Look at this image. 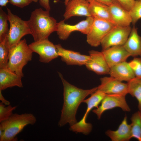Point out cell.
Wrapping results in <instances>:
<instances>
[{
	"label": "cell",
	"mask_w": 141,
	"mask_h": 141,
	"mask_svg": "<svg viewBox=\"0 0 141 141\" xmlns=\"http://www.w3.org/2000/svg\"><path fill=\"white\" fill-rule=\"evenodd\" d=\"M2 90H0V100L1 102L4 104L5 105H10V102L8 101L3 96L2 93Z\"/></svg>",
	"instance_id": "836d02e7"
},
{
	"label": "cell",
	"mask_w": 141,
	"mask_h": 141,
	"mask_svg": "<svg viewBox=\"0 0 141 141\" xmlns=\"http://www.w3.org/2000/svg\"><path fill=\"white\" fill-rule=\"evenodd\" d=\"M9 52L4 40L0 42V68L7 67Z\"/></svg>",
	"instance_id": "484cf974"
},
{
	"label": "cell",
	"mask_w": 141,
	"mask_h": 141,
	"mask_svg": "<svg viewBox=\"0 0 141 141\" xmlns=\"http://www.w3.org/2000/svg\"><path fill=\"white\" fill-rule=\"evenodd\" d=\"M129 12L132 19V23L134 25L141 19V0H135L133 7Z\"/></svg>",
	"instance_id": "4316f807"
},
{
	"label": "cell",
	"mask_w": 141,
	"mask_h": 141,
	"mask_svg": "<svg viewBox=\"0 0 141 141\" xmlns=\"http://www.w3.org/2000/svg\"><path fill=\"white\" fill-rule=\"evenodd\" d=\"M9 0H0V6L1 7L6 6Z\"/></svg>",
	"instance_id": "e575fe53"
},
{
	"label": "cell",
	"mask_w": 141,
	"mask_h": 141,
	"mask_svg": "<svg viewBox=\"0 0 141 141\" xmlns=\"http://www.w3.org/2000/svg\"><path fill=\"white\" fill-rule=\"evenodd\" d=\"M33 51L25 39L9 50L7 67L22 77L23 67L32 59Z\"/></svg>",
	"instance_id": "277c9868"
},
{
	"label": "cell",
	"mask_w": 141,
	"mask_h": 141,
	"mask_svg": "<svg viewBox=\"0 0 141 141\" xmlns=\"http://www.w3.org/2000/svg\"><path fill=\"white\" fill-rule=\"evenodd\" d=\"M89 3L87 0H71L66 5L63 15L64 20L75 16H91L89 10Z\"/></svg>",
	"instance_id": "9a60e30c"
},
{
	"label": "cell",
	"mask_w": 141,
	"mask_h": 141,
	"mask_svg": "<svg viewBox=\"0 0 141 141\" xmlns=\"http://www.w3.org/2000/svg\"><path fill=\"white\" fill-rule=\"evenodd\" d=\"M110 68L121 62L126 61L131 56L123 45L111 46L102 51Z\"/></svg>",
	"instance_id": "2e32d148"
},
{
	"label": "cell",
	"mask_w": 141,
	"mask_h": 141,
	"mask_svg": "<svg viewBox=\"0 0 141 141\" xmlns=\"http://www.w3.org/2000/svg\"><path fill=\"white\" fill-rule=\"evenodd\" d=\"M113 22L117 26L126 27L130 26L132 19L129 12L119 3L109 5Z\"/></svg>",
	"instance_id": "e0dca14e"
},
{
	"label": "cell",
	"mask_w": 141,
	"mask_h": 141,
	"mask_svg": "<svg viewBox=\"0 0 141 141\" xmlns=\"http://www.w3.org/2000/svg\"><path fill=\"white\" fill-rule=\"evenodd\" d=\"M40 5L46 10L50 11L51 10L49 0H38ZM55 2H57L60 0H54Z\"/></svg>",
	"instance_id": "1f68e13d"
},
{
	"label": "cell",
	"mask_w": 141,
	"mask_h": 141,
	"mask_svg": "<svg viewBox=\"0 0 141 141\" xmlns=\"http://www.w3.org/2000/svg\"><path fill=\"white\" fill-rule=\"evenodd\" d=\"M49 12L41 8L32 12L27 21L34 41L48 38L52 33L56 31L58 23L50 16Z\"/></svg>",
	"instance_id": "7a4b0ae2"
},
{
	"label": "cell",
	"mask_w": 141,
	"mask_h": 141,
	"mask_svg": "<svg viewBox=\"0 0 141 141\" xmlns=\"http://www.w3.org/2000/svg\"><path fill=\"white\" fill-rule=\"evenodd\" d=\"M9 2L13 5L23 8L29 5L32 0H9Z\"/></svg>",
	"instance_id": "f546056e"
},
{
	"label": "cell",
	"mask_w": 141,
	"mask_h": 141,
	"mask_svg": "<svg viewBox=\"0 0 141 141\" xmlns=\"http://www.w3.org/2000/svg\"><path fill=\"white\" fill-rule=\"evenodd\" d=\"M58 53L62 61L68 65L82 66L86 64L90 58L89 55L67 49L60 44L56 45Z\"/></svg>",
	"instance_id": "5bb4252c"
},
{
	"label": "cell",
	"mask_w": 141,
	"mask_h": 141,
	"mask_svg": "<svg viewBox=\"0 0 141 141\" xmlns=\"http://www.w3.org/2000/svg\"><path fill=\"white\" fill-rule=\"evenodd\" d=\"M127 118L125 117L116 130H109L105 132L112 141H128L132 138L131 125L128 124Z\"/></svg>",
	"instance_id": "ffe728a7"
},
{
	"label": "cell",
	"mask_w": 141,
	"mask_h": 141,
	"mask_svg": "<svg viewBox=\"0 0 141 141\" xmlns=\"http://www.w3.org/2000/svg\"><path fill=\"white\" fill-rule=\"evenodd\" d=\"M101 105L93 110V112L97 116L98 119L105 111L116 107L121 108L124 111L129 112L131 109L127 104L125 96L118 94H107L101 102Z\"/></svg>",
	"instance_id": "8fae6325"
},
{
	"label": "cell",
	"mask_w": 141,
	"mask_h": 141,
	"mask_svg": "<svg viewBox=\"0 0 141 141\" xmlns=\"http://www.w3.org/2000/svg\"><path fill=\"white\" fill-rule=\"evenodd\" d=\"M89 2L92 1H96L108 5L111 4L119 3L117 0H87Z\"/></svg>",
	"instance_id": "d6a6232c"
},
{
	"label": "cell",
	"mask_w": 141,
	"mask_h": 141,
	"mask_svg": "<svg viewBox=\"0 0 141 141\" xmlns=\"http://www.w3.org/2000/svg\"><path fill=\"white\" fill-rule=\"evenodd\" d=\"M105 95L102 92L97 90L91 94L90 97L83 101V102L87 105L85 113L80 121L70 126V130L71 131L76 133H81L85 135H87L90 132L92 125L91 124L86 122L87 117L92 109L98 107Z\"/></svg>",
	"instance_id": "8992f818"
},
{
	"label": "cell",
	"mask_w": 141,
	"mask_h": 141,
	"mask_svg": "<svg viewBox=\"0 0 141 141\" xmlns=\"http://www.w3.org/2000/svg\"><path fill=\"white\" fill-rule=\"evenodd\" d=\"M128 63L135 77L141 78V57H134Z\"/></svg>",
	"instance_id": "f1b7e54d"
},
{
	"label": "cell",
	"mask_w": 141,
	"mask_h": 141,
	"mask_svg": "<svg viewBox=\"0 0 141 141\" xmlns=\"http://www.w3.org/2000/svg\"><path fill=\"white\" fill-rule=\"evenodd\" d=\"M89 3V10L91 16L94 18L113 22L109 5L96 1H92Z\"/></svg>",
	"instance_id": "7402d4cb"
},
{
	"label": "cell",
	"mask_w": 141,
	"mask_h": 141,
	"mask_svg": "<svg viewBox=\"0 0 141 141\" xmlns=\"http://www.w3.org/2000/svg\"><path fill=\"white\" fill-rule=\"evenodd\" d=\"M58 74L63 84L64 99L58 125L61 127L69 123L71 126L77 122L75 115L80 104L86 97L96 91L97 87L88 90L78 88L67 81L60 72Z\"/></svg>",
	"instance_id": "6da1fadb"
},
{
	"label": "cell",
	"mask_w": 141,
	"mask_h": 141,
	"mask_svg": "<svg viewBox=\"0 0 141 141\" xmlns=\"http://www.w3.org/2000/svg\"><path fill=\"white\" fill-rule=\"evenodd\" d=\"M17 107L9 105L7 106L1 102L0 103V122L7 119L12 114L13 111Z\"/></svg>",
	"instance_id": "83f0119b"
},
{
	"label": "cell",
	"mask_w": 141,
	"mask_h": 141,
	"mask_svg": "<svg viewBox=\"0 0 141 141\" xmlns=\"http://www.w3.org/2000/svg\"><path fill=\"white\" fill-rule=\"evenodd\" d=\"M28 45L33 52L39 55L41 62L48 63L59 56L56 45L48 38L34 41Z\"/></svg>",
	"instance_id": "30bf717a"
},
{
	"label": "cell",
	"mask_w": 141,
	"mask_h": 141,
	"mask_svg": "<svg viewBox=\"0 0 141 141\" xmlns=\"http://www.w3.org/2000/svg\"><path fill=\"white\" fill-rule=\"evenodd\" d=\"M22 78L8 67L0 68V90L15 86L22 87Z\"/></svg>",
	"instance_id": "ac0fdd59"
},
{
	"label": "cell",
	"mask_w": 141,
	"mask_h": 141,
	"mask_svg": "<svg viewBox=\"0 0 141 141\" xmlns=\"http://www.w3.org/2000/svg\"><path fill=\"white\" fill-rule=\"evenodd\" d=\"M127 84L128 93L136 98L139 111L141 112V78L135 77L128 82Z\"/></svg>",
	"instance_id": "603a6c76"
},
{
	"label": "cell",
	"mask_w": 141,
	"mask_h": 141,
	"mask_svg": "<svg viewBox=\"0 0 141 141\" xmlns=\"http://www.w3.org/2000/svg\"><path fill=\"white\" fill-rule=\"evenodd\" d=\"M131 56L141 57V37L138 34L137 29L133 26L126 42L123 45Z\"/></svg>",
	"instance_id": "44dd1931"
},
{
	"label": "cell",
	"mask_w": 141,
	"mask_h": 141,
	"mask_svg": "<svg viewBox=\"0 0 141 141\" xmlns=\"http://www.w3.org/2000/svg\"><path fill=\"white\" fill-rule=\"evenodd\" d=\"M34 2H37L38 1V0H32Z\"/></svg>",
	"instance_id": "8d00e7d4"
},
{
	"label": "cell",
	"mask_w": 141,
	"mask_h": 141,
	"mask_svg": "<svg viewBox=\"0 0 141 141\" xmlns=\"http://www.w3.org/2000/svg\"><path fill=\"white\" fill-rule=\"evenodd\" d=\"M7 10L10 28L4 41L9 50L17 44L23 36L31 34V32L27 21L22 20L8 8Z\"/></svg>",
	"instance_id": "5b68a950"
},
{
	"label": "cell",
	"mask_w": 141,
	"mask_h": 141,
	"mask_svg": "<svg viewBox=\"0 0 141 141\" xmlns=\"http://www.w3.org/2000/svg\"><path fill=\"white\" fill-rule=\"evenodd\" d=\"M131 29L130 26L126 27L115 26L102 40L101 45L102 50L113 46L123 45L127 40Z\"/></svg>",
	"instance_id": "9c48e42d"
},
{
	"label": "cell",
	"mask_w": 141,
	"mask_h": 141,
	"mask_svg": "<svg viewBox=\"0 0 141 141\" xmlns=\"http://www.w3.org/2000/svg\"><path fill=\"white\" fill-rule=\"evenodd\" d=\"M110 76L121 81L127 82L135 77L128 63L126 61L118 64L110 68Z\"/></svg>",
	"instance_id": "d6986e66"
},
{
	"label": "cell",
	"mask_w": 141,
	"mask_h": 141,
	"mask_svg": "<svg viewBox=\"0 0 141 141\" xmlns=\"http://www.w3.org/2000/svg\"><path fill=\"white\" fill-rule=\"evenodd\" d=\"M35 116L30 113L13 114L7 119L0 122V141L17 140L16 135L26 126L36 122Z\"/></svg>",
	"instance_id": "3957f363"
},
{
	"label": "cell",
	"mask_w": 141,
	"mask_h": 141,
	"mask_svg": "<svg viewBox=\"0 0 141 141\" xmlns=\"http://www.w3.org/2000/svg\"><path fill=\"white\" fill-rule=\"evenodd\" d=\"M131 120V138L141 141V112L138 111L134 113Z\"/></svg>",
	"instance_id": "cb8c5ba5"
},
{
	"label": "cell",
	"mask_w": 141,
	"mask_h": 141,
	"mask_svg": "<svg viewBox=\"0 0 141 141\" xmlns=\"http://www.w3.org/2000/svg\"><path fill=\"white\" fill-rule=\"evenodd\" d=\"M101 84L97 90L105 94H118L126 96L128 94L127 83H125L110 76L100 79Z\"/></svg>",
	"instance_id": "7c38bea8"
},
{
	"label": "cell",
	"mask_w": 141,
	"mask_h": 141,
	"mask_svg": "<svg viewBox=\"0 0 141 141\" xmlns=\"http://www.w3.org/2000/svg\"><path fill=\"white\" fill-rule=\"evenodd\" d=\"M7 13L0 7V42L4 40L9 31Z\"/></svg>",
	"instance_id": "d4e9b609"
},
{
	"label": "cell",
	"mask_w": 141,
	"mask_h": 141,
	"mask_svg": "<svg viewBox=\"0 0 141 141\" xmlns=\"http://www.w3.org/2000/svg\"><path fill=\"white\" fill-rule=\"evenodd\" d=\"M94 19L91 16L87 17L86 19L74 25L65 23L64 20H61L57 23V34L59 38L63 40L67 39L74 31H79L87 35L91 29Z\"/></svg>",
	"instance_id": "ba28073f"
},
{
	"label": "cell",
	"mask_w": 141,
	"mask_h": 141,
	"mask_svg": "<svg viewBox=\"0 0 141 141\" xmlns=\"http://www.w3.org/2000/svg\"><path fill=\"white\" fill-rule=\"evenodd\" d=\"M94 18L91 29L87 35L86 41L91 46L96 47L101 45L103 39L116 25L111 21Z\"/></svg>",
	"instance_id": "52a82bcc"
},
{
	"label": "cell",
	"mask_w": 141,
	"mask_h": 141,
	"mask_svg": "<svg viewBox=\"0 0 141 141\" xmlns=\"http://www.w3.org/2000/svg\"><path fill=\"white\" fill-rule=\"evenodd\" d=\"M71 0H64V3L65 5H66L68 3V2Z\"/></svg>",
	"instance_id": "d590c367"
},
{
	"label": "cell",
	"mask_w": 141,
	"mask_h": 141,
	"mask_svg": "<svg viewBox=\"0 0 141 141\" xmlns=\"http://www.w3.org/2000/svg\"><path fill=\"white\" fill-rule=\"evenodd\" d=\"M119 4L123 8L129 11L133 7L135 0H117Z\"/></svg>",
	"instance_id": "4dcf8cb0"
},
{
	"label": "cell",
	"mask_w": 141,
	"mask_h": 141,
	"mask_svg": "<svg viewBox=\"0 0 141 141\" xmlns=\"http://www.w3.org/2000/svg\"><path fill=\"white\" fill-rule=\"evenodd\" d=\"M89 53L90 58L85 65L86 68L98 75L109 74L110 67L102 52L92 50Z\"/></svg>",
	"instance_id": "4fadbf2b"
}]
</instances>
